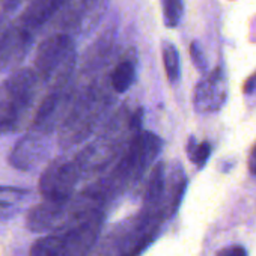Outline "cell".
Wrapping results in <instances>:
<instances>
[{"label":"cell","mask_w":256,"mask_h":256,"mask_svg":"<svg viewBox=\"0 0 256 256\" xmlns=\"http://www.w3.org/2000/svg\"><path fill=\"white\" fill-rule=\"evenodd\" d=\"M187 154H188L192 163H194L198 168H204V164L206 163V160L211 154V146L208 142L196 144L194 139H190V144L187 146Z\"/></svg>","instance_id":"9a60e30c"},{"label":"cell","mask_w":256,"mask_h":256,"mask_svg":"<svg viewBox=\"0 0 256 256\" xmlns=\"http://www.w3.org/2000/svg\"><path fill=\"white\" fill-rule=\"evenodd\" d=\"M244 94L246 95L256 94V72L250 78H247V82L244 83Z\"/></svg>","instance_id":"ac0fdd59"},{"label":"cell","mask_w":256,"mask_h":256,"mask_svg":"<svg viewBox=\"0 0 256 256\" xmlns=\"http://www.w3.org/2000/svg\"><path fill=\"white\" fill-rule=\"evenodd\" d=\"M142 116V108L132 112L120 108L112 116L96 139L86 145L72 158L82 180L94 178L118 162L126 145L140 132Z\"/></svg>","instance_id":"6da1fadb"},{"label":"cell","mask_w":256,"mask_h":256,"mask_svg":"<svg viewBox=\"0 0 256 256\" xmlns=\"http://www.w3.org/2000/svg\"><path fill=\"white\" fill-rule=\"evenodd\" d=\"M72 44L71 38L64 34L47 38L38 48L35 59L36 76L46 82L53 80V88H66V82L72 68Z\"/></svg>","instance_id":"8992f818"},{"label":"cell","mask_w":256,"mask_h":256,"mask_svg":"<svg viewBox=\"0 0 256 256\" xmlns=\"http://www.w3.org/2000/svg\"><path fill=\"white\" fill-rule=\"evenodd\" d=\"M217 256H247V252L242 246H230L218 252Z\"/></svg>","instance_id":"e0dca14e"},{"label":"cell","mask_w":256,"mask_h":256,"mask_svg":"<svg viewBox=\"0 0 256 256\" xmlns=\"http://www.w3.org/2000/svg\"><path fill=\"white\" fill-rule=\"evenodd\" d=\"M36 92L38 76L32 70H20L0 83V136L20 130Z\"/></svg>","instance_id":"5b68a950"},{"label":"cell","mask_w":256,"mask_h":256,"mask_svg":"<svg viewBox=\"0 0 256 256\" xmlns=\"http://www.w3.org/2000/svg\"><path fill=\"white\" fill-rule=\"evenodd\" d=\"M162 148L163 140L157 134L140 130L126 145L112 169L92 184L102 194L107 204H110L145 175L160 156Z\"/></svg>","instance_id":"7a4b0ae2"},{"label":"cell","mask_w":256,"mask_h":256,"mask_svg":"<svg viewBox=\"0 0 256 256\" xmlns=\"http://www.w3.org/2000/svg\"><path fill=\"white\" fill-rule=\"evenodd\" d=\"M106 212H96L36 240L29 256H89L98 242Z\"/></svg>","instance_id":"3957f363"},{"label":"cell","mask_w":256,"mask_h":256,"mask_svg":"<svg viewBox=\"0 0 256 256\" xmlns=\"http://www.w3.org/2000/svg\"><path fill=\"white\" fill-rule=\"evenodd\" d=\"M190 54H192V60H193V64L196 65V68H198L199 71H205V68H206V60H205L204 53H202V48L199 47L198 42H193V44L190 46Z\"/></svg>","instance_id":"2e32d148"},{"label":"cell","mask_w":256,"mask_h":256,"mask_svg":"<svg viewBox=\"0 0 256 256\" xmlns=\"http://www.w3.org/2000/svg\"><path fill=\"white\" fill-rule=\"evenodd\" d=\"M228 98V82L223 70L218 66L200 80L194 89L193 106L198 113L218 112Z\"/></svg>","instance_id":"9c48e42d"},{"label":"cell","mask_w":256,"mask_h":256,"mask_svg":"<svg viewBox=\"0 0 256 256\" xmlns=\"http://www.w3.org/2000/svg\"><path fill=\"white\" fill-rule=\"evenodd\" d=\"M78 169L74 160L56 158L47 164L40 178V193L47 202H64L68 200L80 181Z\"/></svg>","instance_id":"52a82bcc"},{"label":"cell","mask_w":256,"mask_h":256,"mask_svg":"<svg viewBox=\"0 0 256 256\" xmlns=\"http://www.w3.org/2000/svg\"><path fill=\"white\" fill-rule=\"evenodd\" d=\"M248 170H250L252 175H256V145L252 150V154H250V158H248Z\"/></svg>","instance_id":"d6986e66"},{"label":"cell","mask_w":256,"mask_h":256,"mask_svg":"<svg viewBox=\"0 0 256 256\" xmlns=\"http://www.w3.org/2000/svg\"><path fill=\"white\" fill-rule=\"evenodd\" d=\"M29 198V190L11 186H0V220H6L18 214Z\"/></svg>","instance_id":"30bf717a"},{"label":"cell","mask_w":256,"mask_h":256,"mask_svg":"<svg viewBox=\"0 0 256 256\" xmlns=\"http://www.w3.org/2000/svg\"><path fill=\"white\" fill-rule=\"evenodd\" d=\"M65 2V0H36V2L29 8V11L24 14V24L22 34L28 35V29L29 28H36L41 26L42 23H46L48 20V17H52L59 6Z\"/></svg>","instance_id":"8fae6325"},{"label":"cell","mask_w":256,"mask_h":256,"mask_svg":"<svg viewBox=\"0 0 256 256\" xmlns=\"http://www.w3.org/2000/svg\"><path fill=\"white\" fill-rule=\"evenodd\" d=\"M110 96L101 89H89L83 92L68 108L59 125V145L71 148L89 138L98 122L108 108Z\"/></svg>","instance_id":"277c9868"},{"label":"cell","mask_w":256,"mask_h":256,"mask_svg":"<svg viewBox=\"0 0 256 256\" xmlns=\"http://www.w3.org/2000/svg\"><path fill=\"white\" fill-rule=\"evenodd\" d=\"M50 138L52 136L28 130L11 150L8 157L10 164L17 170H34L47 158L50 152Z\"/></svg>","instance_id":"ba28073f"},{"label":"cell","mask_w":256,"mask_h":256,"mask_svg":"<svg viewBox=\"0 0 256 256\" xmlns=\"http://www.w3.org/2000/svg\"><path fill=\"white\" fill-rule=\"evenodd\" d=\"M136 80V66L132 60L119 62L110 74V86L114 92L124 94Z\"/></svg>","instance_id":"7c38bea8"},{"label":"cell","mask_w":256,"mask_h":256,"mask_svg":"<svg viewBox=\"0 0 256 256\" xmlns=\"http://www.w3.org/2000/svg\"><path fill=\"white\" fill-rule=\"evenodd\" d=\"M163 64L168 74V78L170 83H176L180 80L181 74V65H180V53L176 47L170 42L163 44Z\"/></svg>","instance_id":"4fadbf2b"},{"label":"cell","mask_w":256,"mask_h":256,"mask_svg":"<svg viewBox=\"0 0 256 256\" xmlns=\"http://www.w3.org/2000/svg\"><path fill=\"white\" fill-rule=\"evenodd\" d=\"M4 36H5V35L2 34V30H0V42H2V40H4Z\"/></svg>","instance_id":"ffe728a7"},{"label":"cell","mask_w":256,"mask_h":256,"mask_svg":"<svg viewBox=\"0 0 256 256\" xmlns=\"http://www.w3.org/2000/svg\"><path fill=\"white\" fill-rule=\"evenodd\" d=\"M162 5L166 26L176 28L184 14V2L182 0H162Z\"/></svg>","instance_id":"5bb4252c"}]
</instances>
